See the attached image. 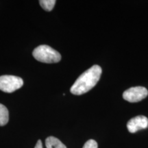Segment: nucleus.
I'll use <instances>...</instances> for the list:
<instances>
[{
  "instance_id": "f257e3e1",
  "label": "nucleus",
  "mask_w": 148,
  "mask_h": 148,
  "mask_svg": "<svg viewBox=\"0 0 148 148\" xmlns=\"http://www.w3.org/2000/svg\"><path fill=\"white\" fill-rule=\"evenodd\" d=\"M101 72L102 70L99 65L91 66L79 75L72 85L70 91L75 95H80L88 92L97 84L100 79Z\"/></svg>"
},
{
  "instance_id": "0eeeda50",
  "label": "nucleus",
  "mask_w": 148,
  "mask_h": 148,
  "mask_svg": "<svg viewBox=\"0 0 148 148\" xmlns=\"http://www.w3.org/2000/svg\"><path fill=\"white\" fill-rule=\"evenodd\" d=\"M9 120V112L6 107L0 103V126L6 125Z\"/></svg>"
},
{
  "instance_id": "423d86ee",
  "label": "nucleus",
  "mask_w": 148,
  "mask_h": 148,
  "mask_svg": "<svg viewBox=\"0 0 148 148\" xmlns=\"http://www.w3.org/2000/svg\"><path fill=\"white\" fill-rule=\"evenodd\" d=\"M45 145L47 148H66L58 138L54 136H49L46 138Z\"/></svg>"
},
{
  "instance_id": "9d476101",
  "label": "nucleus",
  "mask_w": 148,
  "mask_h": 148,
  "mask_svg": "<svg viewBox=\"0 0 148 148\" xmlns=\"http://www.w3.org/2000/svg\"><path fill=\"white\" fill-rule=\"evenodd\" d=\"M34 148H42V144L41 140H38V141H37L36 146H35Z\"/></svg>"
},
{
  "instance_id": "7ed1b4c3",
  "label": "nucleus",
  "mask_w": 148,
  "mask_h": 148,
  "mask_svg": "<svg viewBox=\"0 0 148 148\" xmlns=\"http://www.w3.org/2000/svg\"><path fill=\"white\" fill-rule=\"evenodd\" d=\"M23 85V79L18 76L10 75L0 76V90L5 92L15 91L21 88Z\"/></svg>"
},
{
  "instance_id": "39448f33",
  "label": "nucleus",
  "mask_w": 148,
  "mask_h": 148,
  "mask_svg": "<svg viewBox=\"0 0 148 148\" xmlns=\"http://www.w3.org/2000/svg\"><path fill=\"white\" fill-rule=\"evenodd\" d=\"M147 127L148 119L143 115L132 118L127 123V130L130 133H135L140 130L146 129Z\"/></svg>"
},
{
  "instance_id": "f03ea898",
  "label": "nucleus",
  "mask_w": 148,
  "mask_h": 148,
  "mask_svg": "<svg viewBox=\"0 0 148 148\" xmlns=\"http://www.w3.org/2000/svg\"><path fill=\"white\" fill-rule=\"evenodd\" d=\"M32 55L36 60L43 63H56L61 60V55L58 51L45 45L35 48Z\"/></svg>"
},
{
  "instance_id": "6e6552de",
  "label": "nucleus",
  "mask_w": 148,
  "mask_h": 148,
  "mask_svg": "<svg viewBox=\"0 0 148 148\" xmlns=\"http://www.w3.org/2000/svg\"><path fill=\"white\" fill-rule=\"evenodd\" d=\"M56 1L55 0H40V5L46 11H51L54 7Z\"/></svg>"
},
{
  "instance_id": "20e7f679",
  "label": "nucleus",
  "mask_w": 148,
  "mask_h": 148,
  "mask_svg": "<svg viewBox=\"0 0 148 148\" xmlns=\"http://www.w3.org/2000/svg\"><path fill=\"white\" fill-rule=\"evenodd\" d=\"M148 95V90L143 86L131 87L125 90L123 93V97L129 102H138L143 100Z\"/></svg>"
},
{
  "instance_id": "1a4fd4ad",
  "label": "nucleus",
  "mask_w": 148,
  "mask_h": 148,
  "mask_svg": "<svg viewBox=\"0 0 148 148\" xmlns=\"http://www.w3.org/2000/svg\"><path fill=\"white\" fill-rule=\"evenodd\" d=\"M97 143L95 140L90 139L87 140L83 146V148H97Z\"/></svg>"
}]
</instances>
